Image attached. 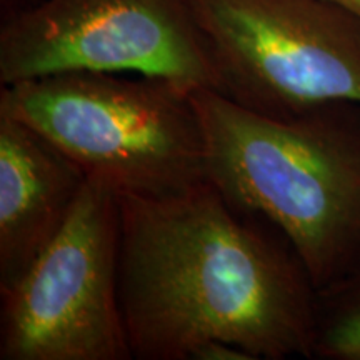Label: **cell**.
<instances>
[{
	"label": "cell",
	"mask_w": 360,
	"mask_h": 360,
	"mask_svg": "<svg viewBox=\"0 0 360 360\" xmlns=\"http://www.w3.org/2000/svg\"><path fill=\"white\" fill-rule=\"evenodd\" d=\"M119 200V299L134 360H192L212 340L254 360L312 354L317 290L270 220L210 180Z\"/></svg>",
	"instance_id": "cell-1"
},
{
	"label": "cell",
	"mask_w": 360,
	"mask_h": 360,
	"mask_svg": "<svg viewBox=\"0 0 360 360\" xmlns=\"http://www.w3.org/2000/svg\"><path fill=\"white\" fill-rule=\"evenodd\" d=\"M207 180L289 238L315 290L360 267V103L260 115L195 89Z\"/></svg>",
	"instance_id": "cell-2"
},
{
	"label": "cell",
	"mask_w": 360,
	"mask_h": 360,
	"mask_svg": "<svg viewBox=\"0 0 360 360\" xmlns=\"http://www.w3.org/2000/svg\"><path fill=\"white\" fill-rule=\"evenodd\" d=\"M193 90L170 80L65 72L0 89V114L37 130L119 195L169 197L207 180Z\"/></svg>",
	"instance_id": "cell-3"
},
{
	"label": "cell",
	"mask_w": 360,
	"mask_h": 360,
	"mask_svg": "<svg viewBox=\"0 0 360 360\" xmlns=\"http://www.w3.org/2000/svg\"><path fill=\"white\" fill-rule=\"evenodd\" d=\"M220 94L260 115L360 103V20L332 0H187Z\"/></svg>",
	"instance_id": "cell-4"
},
{
	"label": "cell",
	"mask_w": 360,
	"mask_h": 360,
	"mask_svg": "<svg viewBox=\"0 0 360 360\" xmlns=\"http://www.w3.org/2000/svg\"><path fill=\"white\" fill-rule=\"evenodd\" d=\"M119 252V193L87 179L60 233L0 290V360H134Z\"/></svg>",
	"instance_id": "cell-5"
},
{
	"label": "cell",
	"mask_w": 360,
	"mask_h": 360,
	"mask_svg": "<svg viewBox=\"0 0 360 360\" xmlns=\"http://www.w3.org/2000/svg\"><path fill=\"white\" fill-rule=\"evenodd\" d=\"M107 72L220 92L209 45L187 0H40L0 35V85Z\"/></svg>",
	"instance_id": "cell-6"
},
{
	"label": "cell",
	"mask_w": 360,
	"mask_h": 360,
	"mask_svg": "<svg viewBox=\"0 0 360 360\" xmlns=\"http://www.w3.org/2000/svg\"><path fill=\"white\" fill-rule=\"evenodd\" d=\"M87 175L37 130L0 114V290L60 233Z\"/></svg>",
	"instance_id": "cell-7"
},
{
	"label": "cell",
	"mask_w": 360,
	"mask_h": 360,
	"mask_svg": "<svg viewBox=\"0 0 360 360\" xmlns=\"http://www.w3.org/2000/svg\"><path fill=\"white\" fill-rule=\"evenodd\" d=\"M312 354L360 360V267L327 289L317 290Z\"/></svg>",
	"instance_id": "cell-8"
},
{
	"label": "cell",
	"mask_w": 360,
	"mask_h": 360,
	"mask_svg": "<svg viewBox=\"0 0 360 360\" xmlns=\"http://www.w3.org/2000/svg\"><path fill=\"white\" fill-rule=\"evenodd\" d=\"M192 360H254V357L236 344L212 340L200 345L192 355Z\"/></svg>",
	"instance_id": "cell-9"
},
{
	"label": "cell",
	"mask_w": 360,
	"mask_h": 360,
	"mask_svg": "<svg viewBox=\"0 0 360 360\" xmlns=\"http://www.w3.org/2000/svg\"><path fill=\"white\" fill-rule=\"evenodd\" d=\"M332 2L345 8L349 13H352L355 19L360 20V0H332Z\"/></svg>",
	"instance_id": "cell-10"
}]
</instances>
